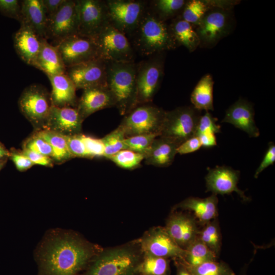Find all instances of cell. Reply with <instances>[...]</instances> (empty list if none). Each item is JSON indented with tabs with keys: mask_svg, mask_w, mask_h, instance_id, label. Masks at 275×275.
Returning <instances> with one entry per match:
<instances>
[{
	"mask_svg": "<svg viewBox=\"0 0 275 275\" xmlns=\"http://www.w3.org/2000/svg\"><path fill=\"white\" fill-rule=\"evenodd\" d=\"M102 249L74 231H51L35 254L38 275H80Z\"/></svg>",
	"mask_w": 275,
	"mask_h": 275,
	"instance_id": "6da1fadb",
	"label": "cell"
},
{
	"mask_svg": "<svg viewBox=\"0 0 275 275\" xmlns=\"http://www.w3.org/2000/svg\"><path fill=\"white\" fill-rule=\"evenodd\" d=\"M143 255L139 238L103 248L80 275H137Z\"/></svg>",
	"mask_w": 275,
	"mask_h": 275,
	"instance_id": "7a4b0ae2",
	"label": "cell"
},
{
	"mask_svg": "<svg viewBox=\"0 0 275 275\" xmlns=\"http://www.w3.org/2000/svg\"><path fill=\"white\" fill-rule=\"evenodd\" d=\"M130 37L134 50L144 56H152L177 47L169 25L157 17L148 5Z\"/></svg>",
	"mask_w": 275,
	"mask_h": 275,
	"instance_id": "3957f363",
	"label": "cell"
},
{
	"mask_svg": "<svg viewBox=\"0 0 275 275\" xmlns=\"http://www.w3.org/2000/svg\"><path fill=\"white\" fill-rule=\"evenodd\" d=\"M137 66L134 62H106L107 85L121 115L137 105Z\"/></svg>",
	"mask_w": 275,
	"mask_h": 275,
	"instance_id": "277c9868",
	"label": "cell"
},
{
	"mask_svg": "<svg viewBox=\"0 0 275 275\" xmlns=\"http://www.w3.org/2000/svg\"><path fill=\"white\" fill-rule=\"evenodd\" d=\"M234 23L232 9L210 8L195 28L200 40L199 47H213L231 33Z\"/></svg>",
	"mask_w": 275,
	"mask_h": 275,
	"instance_id": "5b68a950",
	"label": "cell"
},
{
	"mask_svg": "<svg viewBox=\"0 0 275 275\" xmlns=\"http://www.w3.org/2000/svg\"><path fill=\"white\" fill-rule=\"evenodd\" d=\"M166 111L149 103L139 104L127 113L119 125L126 137L160 134Z\"/></svg>",
	"mask_w": 275,
	"mask_h": 275,
	"instance_id": "8992f818",
	"label": "cell"
},
{
	"mask_svg": "<svg viewBox=\"0 0 275 275\" xmlns=\"http://www.w3.org/2000/svg\"><path fill=\"white\" fill-rule=\"evenodd\" d=\"M201 111L194 106H182L166 111L159 136L169 139L179 146L195 136Z\"/></svg>",
	"mask_w": 275,
	"mask_h": 275,
	"instance_id": "52a82bcc",
	"label": "cell"
},
{
	"mask_svg": "<svg viewBox=\"0 0 275 275\" xmlns=\"http://www.w3.org/2000/svg\"><path fill=\"white\" fill-rule=\"evenodd\" d=\"M99 57L106 62H134L135 50L124 33L110 23L95 38Z\"/></svg>",
	"mask_w": 275,
	"mask_h": 275,
	"instance_id": "ba28073f",
	"label": "cell"
},
{
	"mask_svg": "<svg viewBox=\"0 0 275 275\" xmlns=\"http://www.w3.org/2000/svg\"><path fill=\"white\" fill-rule=\"evenodd\" d=\"M22 114L37 128L44 129L52 107L50 94L40 85L33 84L22 92L18 101Z\"/></svg>",
	"mask_w": 275,
	"mask_h": 275,
	"instance_id": "9c48e42d",
	"label": "cell"
},
{
	"mask_svg": "<svg viewBox=\"0 0 275 275\" xmlns=\"http://www.w3.org/2000/svg\"><path fill=\"white\" fill-rule=\"evenodd\" d=\"M163 53L152 56L138 64L136 84V104L149 103L157 92L163 76Z\"/></svg>",
	"mask_w": 275,
	"mask_h": 275,
	"instance_id": "30bf717a",
	"label": "cell"
},
{
	"mask_svg": "<svg viewBox=\"0 0 275 275\" xmlns=\"http://www.w3.org/2000/svg\"><path fill=\"white\" fill-rule=\"evenodd\" d=\"M109 23L126 36H130L140 23L148 6L145 1H105Z\"/></svg>",
	"mask_w": 275,
	"mask_h": 275,
	"instance_id": "8fae6325",
	"label": "cell"
},
{
	"mask_svg": "<svg viewBox=\"0 0 275 275\" xmlns=\"http://www.w3.org/2000/svg\"><path fill=\"white\" fill-rule=\"evenodd\" d=\"M77 34L94 38L109 24L105 1L76 0Z\"/></svg>",
	"mask_w": 275,
	"mask_h": 275,
	"instance_id": "7c38bea8",
	"label": "cell"
},
{
	"mask_svg": "<svg viewBox=\"0 0 275 275\" xmlns=\"http://www.w3.org/2000/svg\"><path fill=\"white\" fill-rule=\"evenodd\" d=\"M144 254L166 259H182L185 250L179 247L164 227H153L139 238Z\"/></svg>",
	"mask_w": 275,
	"mask_h": 275,
	"instance_id": "4fadbf2b",
	"label": "cell"
},
{
	"mask_svg": "<svg viewBox=\"0 0 275 275\" xmlns=\"http://www.w3.org/2000/svg\"><path fill=\"white\" fill-rule=\"evenodd\" d=\"M56 46L66 68L100 58L94 39L77 34L64 39Z\"/></svg>",
	"mask_w": 275,
	"mask_h": 275,
	"instance_id": "5bb4252c",
	"label": "cell"
},
{
	"mask_svg": "<svg viewBox=\"0 0 275 275\" xmlns=\"http://www.w3.org/2000/svg\"><path fill=\"white\" fill-rule=\"evenodd\" d=\"M76 2L66 0L60 9L47 17L45 39L54 45L64 39L77 34Z\"/></svg>",
	"mask_w": 275,
	"mask_h": 275,
	"instance_id": "9a60e30c",
	"label": "cell"
},
{
	"mask_svg": "<svg viewBox=\"0 0 275 275\" xmlns=\"http://www.w3.org/2000/svg\"><path fill=\"white\" fill-rule=\"evenodd\" d=\"M164 227L177 245L185 250L197 237L200 226L189 212L171 210Z\"/></svg>",
	"mask_w": 275,
	"mask_h": 275,
	"instance_id": "2e32d148",
	"label": "cell"
},
{
	"mask_svg": "<svg viewBox=\"0 0 275 275\" xmlns=\"http://www.w3.org/2000/svg\"><path fill=\"white\" fill-rule=\"evenodd\" d=\"M65 73L76 89L107 86L106 62L101 58L67 67Z\"/></svg>",
	"mask_w": 275,
	"mask_h": 275,
	"instance_id": "e0dca14e",
	"label": "cell"
},
{
	"mask_svg": "<svg viewBox=\"0 0 275 275\" xmlns=\"http://www.w3.org/2000/svg\"><path fill=\"white\" fill-rule=\"evenodd\" d=\"M239 176V171L229 167L223 166L209 168L205 177L206 191H211L215 195H229L235 191L243 201H249L250 198L237 187Z\"/></svg>",
	"mask_w": 275,
	"mask_h": 275,
	"instance_id": "ac0fdd59",
	"label": "cell"
},
{
	"mask_svg": "<svg viewBox=\"0 0 275 275\" xmlns=\"http://www.w3.org/2000/svg\"><path fill=\"white\" fill-rule=\"evenodd\" d=\"M83 118L76 107L52 106L44 129L64 135L80 133Z\"/></svg>",
	"mask_w": 275,
	"mask_h": 275,
	"instance_id": "d6986e66",
	"label": "cell"
},
{
	"mask_svg": "<svg viewBox=\"0 0 275 275\" xmlns=\"http://www.w3.org/2000/svg\"><path fill=\"white\" fill-rule=\"evenodd\" d=\"M115 106L114 98L107 86H100L83 90L76 108L84 120L96 112Z\"/></svg>",
	"mask_w": 275,
	"mask_h": 275,
	"instance_id": "ffe728a7",
	"label": "cell"
},
{
	"mask_svg": "<svg viewBox=\"0 0 275 275\" xmlns=\"http://www.w3.org/2000/svg\"><path fill=\"white\" fill-rule=\"evenodd\" d=\"M254 109L252 103L240 98L226 111L222 122H227L245 131L250 137L257 138L260 132L254 120Z\"/></svg>",
	"mask_w": 275,
	"mask_h": 275,
	"instance_id": "44dd1931",
	"label": "cell"
},
{
	"mask_svg": "<svg viewBox=\"0 0 275 275\" xmlns=\"http://www.w3.org/2000/svg\"><path fill=\"white\" fill-rule=\"evenodd\" d=\"M218 198L212 194L206 198L189 197L175 205L171 210L178 209L193 212L200 226L217 218Z\"/></svg>",
	"mask_w": 275,
	"mask_h": 275,
	"instance_id": "7402d4cb",
	"label": "cell"
},
{
	"mask_svg": "<svg viewBox=\"0 0 275 275\" xmlns=\"http://www.w3.org/2000/svg\"><path fill=\"white\" fill-rule=\"evenodd\" d=\"M14 45L20 59L33 66L41 48V38L29 26L20 23V28L14 35Z\"/></svg>",
	"mask_w": 275,
	"mask_h": 275,
	"instance_id": "603a6c76",
	"label": "cell"
},
{
	"mask_svg": "<svg viewBox=\"0 0 275 275\" xmlns=\"http://www.w3.org/2000/svg\"><path fill=\"white\" fill-rule=\"evenodd\" d=\"M47 77L52 87L50 97L53 106L62 107L77 105L76 88L65 73Z\"/></svg>",
	"mask_w": 275,
	"mask_h": 275,
	"instance_id": "cb8c5ba5",
	"label": "cell"
},
{
	"mask_svg": "<svg viewBox=\"0 0 275 275\" xmlns=\"http://www.w3.org/2000/svg\"><path fill=\"white\" fill-rule=\"evenodd\" d=\"M33 66L47 76L65 73L66 69L57 46L45 38H41V48Z\"/></svg>",
	"mask_w": 275,
	"mask_h": 275,
	"instance_id": "d4e9b609",
	"label": "cell"
},
{
	"mask_svg": "<svg viewBox=\"0 0 275 275\" xmlns=\"http://www.w3.org/2000/svg\"><path fill=\"white\" fill-rule=\"evenodd\" d=\"M47 16L42 0L21 1L20 23L29 26L41 38L45 39Z\"/></svg>",
	"mask_w": 275,
	"mask_h": 275,
	"instance_id": "484cf974",
	"label": "cell"
},
{
	"mask_svg": "<svg viewBox=\"0 0 275 275\" xmlns=\"http://www.w3.org/2000/svg\"><path fill=\"white\" fill-rule=\"evenodd\" d=\"M179 145L162 136L157 137L145 155L147 164L158 167H167L173 162Z\"/></svg>",
	"mask_w": 275,
	"mask_h": 275,
	"instance_id": "4316f807",
	"label": "cell"
},
{
	"mask_svg": "<svg viewBox=\"0 0 275 275\" xmlns=\"http://www.w3.org/2000/svg\"><path fill=\"white\" fill-rule=\"evenodd\" d=\"M176 46H183L189 52L194 51L200 46V40L195 28L179 15L169 25Z\"/></svg>",
	"mask_w": 275,
	"mask_h": 275,
	"instance_id": "83f0119b",
	"label": "cell"
},
{
	"mask_svg": "<svg viewBox=\"0 0 275 275\" xmlns=\"http://www.w3.org/2000/svg\"><path fill=\"white\" fill-rule=\"evenodd\" d=\"M213 85L214 81L211 74L207 73L202 77L190 95L193 106L201 112L214 110Z\"/></svg>",
	"mask_w": 275,
	"mask_h": 275,
	"instance_id": "f1b7e54d",
	"label": "cell"
},
{
	"mask_svg": "<svg viewBox=\"0 0 275 275\" xmlns=\"http://www.w3.org/2000/svg\"><path fill=\"white\" fill-rule=\"evenodd\" d=\"M35 134L50 144L53 161L63 162L73 158L69 151L65 135L47 129H40Z\"/></svg>",
	"mask_w": 275,
	"mask_h": 275,
	"instance_id": "f546056e",
	"label": "cell"
},
{
	"mask_svg": "<svg viewBox=\"0 0 275 275\" xmlns=\"http://www.w3.org/2000/svg\"><path fill=\"white\" fill-rule=\"evenodd\" d=\"M218 258L197 237L185 250L184 257L179 259L185 265L195 266L205 262L217 260Z\"/></svg>",
	"mask_w": 275,
	"mask_h": 275,
	"instance_id": "4dcf8cb0",
	"label": "cell"
},
{
	"mask_svg": "<svg viewBox=\"0 0 275 275\" xmlns=\"http://www.w3.org/2000/svg\"><path fill=\"white\" fill-rule=\"evenodd\" d=\"M197 237L219 257L222 237L217 218L201 226Z\"/></svg>",
	"mask_w": 275,
	"mask_h": 275,
	"instance_id": "1f68e13d",
	"label": "cell"
},
{
	"mask_svg": "<svg viewBox=\"0 0 275 275\" xmlns=\"http://www.w3.org/2000/svg\"><path fill=\"white\" fill-rule=\"evenodd\" d=\"M170 259L144 254L137 275H171Z\"/></svg>",
	"mask_w": 275,
	"mask_h": 275,
	"instance_id": "d6a6232c",
	"label": "cell"
},
{
	"mask_svg": "<svg viewBox=\"0 0 275 275\" xmlns=\"http://www.w3.org/2000/svg\"><path fill=\"white\" fill-rule=\"evenodd\" d=\"M212 7V1H186L179 16L195 28L205 13Z\"/></svg>",
	"mask_w": 275,
	"mask_h": 275,
	"instance_id": "836d02e7",
	"label": "cell"
},
{
	"mask_svg": "<svg viewBox=\"0 0 275 275\" xmlns=\"http://www.w3.org/2000/svg\"><path fill=\"white\" fill-rule=\"evenodd\" d=\"M186 2L184 0H156L152 1L148 6L157 17L166 22L178 16Z\"/></svg>",
	"mask_w": 275,
	"mask_h": 275,
	"instance_id": "e575fe53",
	"label": "cell"
},
{
	"mask_svg": "<svg viewBox=\"0 0 275 275\" xmlns=\"http://www.w3.org/2000/svg\"><path fill=\"white\" fill-rule=\"evenodd\" d=\"M184 265L192 275H235L229 265L222 261H210L195 266Z\"/></svg>",
	"mask_w": 275,
	"mask_h": 275,
	"instance_id": "d590c367",
	"label": "cell"
},
{
	"mask_svg": "<svg viewBox=\"0 0 275 275\" xmlns=\"http://www.w3.org/2000/svg\"><path fill=\"white\" fill-rule=\"evenodd\" d=\"M125 138L123 129L119 126L102 138L104 146V157L108 159L119 151L126 149L124 142Z\"/></svg>",
	"mask_w": 275,
	"mask_h": 275,
	"instance_id": "8d00e7d4",
	"label": "cell"
},
{
	"mask_svg": "<svg viewBox=\"0 0 275 275\" xmlns=\"http://www.w3.org/2000/svg\"><path fill=\"white\" fill-rule=\"evenodd\" d=\"M118 167L127 170H132L138 167L145 155L128 149L122 150L109 158Z\"/></svg>",
	"mask_w": 275,
	"mask_h": 275,
	"instance_id": "74e56055",
	"label": "cell"
},
{
	"mask_svg": "<svg viewBox=\"0 0 275 275\" xmlns=\"http://www.w3.org/2000/svg\"><path fill=\"white\" fill-rule=\"evenodd\" d=\"M159 136L155 134H145L126 137L124 140L126 149L144 155L149 150L154 140Z\"/></svg>",
	"mask_w": 275,
	"mask_h": 275,
	"instance_id": "f35d334b",
	"label": "cell"
},
{
	"mask_svg": "<svg viewBox=\"0 0 275 275\" xmlns=\"http://www.w3.org/2000/svg\"><path fill=\"white\" fill-rule=\"evenodd\" d=\"M24 149L41 154L52 158L53 151L50 144L43 138L34 134L25 141Z\"/></svg>",
	"mask_w": 275,
	"mask_h": 275,
	"instance_id": "ab89813d",
	"label": "cell"
},
{
	"mask_svg": "<svg viewBox=\"0 0 275 275\" xmlns=\"http://www.w3.org/2000/svg\"><path fill=\"white\" fill-rule=\"evenodd\" d=\"M69 151L73 157L90 158L85 145L81 139V133L65 135Z\"/></svg>",
	"mask_w": 275,
	"mask_h": 275,
	"instance_id": "60d3db41",
	"label": "cell"
},
{
	"mask_svg": "<svg viewBox=\"0 0 275 275\" xmlns=\"http://www.w3.org/2000/svg\"><path fill=\"white\" fill-rule=\"evenodd\" d=\"M216 121L217 119L208 111L205 112L204 115L200 117L196 135L207 132L214 134L221 132V126L216 124Z\"/></svg>",
	"mask_w": 275,
	"mask_h": 275,
	"instance_id": "b9f144b4",
	"label": "cell"
},
{
	"mask_svg": "<svg viewBox=\"0 0 275 275\" xmlns=\"http://www.w3.org/2000/svg\"><path fill=\"white\" fill-rule=\"evenodd\" d=\"M81 139L85 145L90 158L104 157V146L101 139H97L81 133Z\"/></svg>",
	"mask_w": 275,
	"mask_h": 275,
	"instance_id": "7bdbcfd3",
	"label": "cell"
},
{
	"mask_svg": "<svg viewBox=\"0 0 275 275\" xmlns=\"http://www.w3.org/2000/svg\"><path fill=\"white\" fill-rule=\"evenodd\" d=\"M0 12L5 15L19 21L21 18V1L0 0Z\"/></svg>",
	"mask_w": 275,
	"mask_h": 275,
	"instance_id": "ee69618b",
	"label": "cell"
},
{
	"mask_svg": "<svg viewBox=\"0 0 275 275\" xmlns=\"http://www.w3.org/2000/svg\"><path fill=\"white\" fill-rule=\"evenodd\" d=\"M202 147L199 138L194 136L180 144L177 149V153L185 154L195 152Z\"/></svg>",
	"mask_w": 275,
	"mask_h": 275,
	"instance_id": "f6af8a7d",
	"label": "cell"
},
{
	"mask_svg": "<svg viewBox=\"0 0 275 275\" xmlns=\"http://www.w3.org/2000/svg\"><path fill=\"white\" fill-rule=\"evenodd\" d=\"M275 161V146L270 143L264 155V158L257 169L255 173V178H257L259 175L268 166L273 164Z\"/></svg>",
	"mask_w": 275,
	"mask_h": 275,
	"instance_id": "bcb514c9",
	"label": "cell"
},
{
	"mask_svg": "<svg viewBox=\"0 0 275 275\" xmlns=\"http://www.w3.org/2000/svg\"><path fill=\"white\" fill-rule=\"evenodd\" d=\"M22 153L27 156L34 164H39L46 167L53 165V159L48 156L24 149Z\"/></svg>",
	"mask_w": 275,
	"mask_h": 275,
	"instance_id": "7dc6e473",
	"label": "cell"
},
{
	"mask_svg": "<svg viewBox=\"0 0 275 275\" xmlns=\"http://www.w3.org/2000/svg\"><path fill=\"white\" fill-rule=\"evenodd\" d=\"M11 158L17 169L20 171H24L31 168L34 164L22 152H13Z\"/></svg>",
	"mask_w": 275,
	"mask_h": 275,
	"instance_id": "c3c4849f",
	"label": "cell"
},
{
	"mask_svg": "<svg viewBox=\"0 0 275 275\" xmlns=\"http://www.w3.org/2000/svg\"><path fill=\"white\" fill-rule=\"evenodd\" d=\"M65 1L66 0H42L47 17L56 13Z\"/></svg>",
	"mask_w": 275,
	"mask_h": 275,
	"instance_id": "681fc988",
	"label": "cell"
},
{
	"mask_svg": "<svg viewBox=\"0 0 275 275\" xmlns=\"http://www.w3.org/2000/svg\"><path fill=\"white\" fill-rule=\"evenodd\" d=\"M197 136L200 139L202 147L210 148L217 145L216 136L213 133L204 132Z\"/></svg>",
	"mask_w": 275,
	"mask_h": 275,
	"instance_id": "f907efd6",
	"label": "cell"
},
{
	"mask_svg": "<svg viewBox=\"0 0 275 275\" xmlns=\"http://www.w3.org/2000/svg\"><path fill=\"white\" fill-rule=\"evenodd\" d=\"M176 268V275H192L179 259L173 260Z\"/></svg>",
	"mask_w": 275,
	"mask_h": 275,
	"instance_id": "816d5d0a",
	"label": "cell"
},
{
	"mask_svg": "<svg viewBox=\"0 0 275 275\" xmlns=\"http://www.w3.org/2000/svg\"><path fill=\"white\" fill-rule=\"evenodd\" d=\"M9 154V152L1 145H0V160L2 158L8 155Z\"/></svg>",
	"mask_w": 275,
	"mask_h": 275,
	"instance_id": "f5cc1de1",
	"label": "cell"
},
{
	"mask_svg": "<svg viewBox=\"0 0 275 275\" xmlns=\"http://www.w3.org/2000/svg\"><path fill=\"white\" fill-rule=\"evenodd\" d=\"M241 275H246L245 269V270H243V271L242 272V273H241Z\"/></svg>",
	"mask_w": 275,
	"mask_h": 275,
	"instance_id": "db71d44e",
	"label": "cell"
},
{
	"mask_svg": "<svg viewBox=\"0 0 275 275\" xmlns=\"http://www.w3.org/2000/svg\"><path fill=\"white\" fill-rule=\"evenodd\" d=\"M2 163L1 162V160H0V169L2 167Z\"/></svg>",
	"mask_w": 275,
	"mask_h": 275,
	"instance_id": "11a10c76",
	"label": "cell"
}]
</instances>
